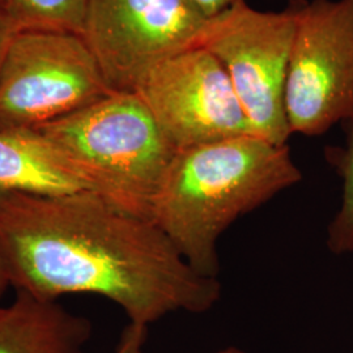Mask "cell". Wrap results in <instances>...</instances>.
Instances as JSON below:
<instances>
[{"label": "cell", "instance_id": "cell-1", "mask_svg": "<svg viewBox=\"0 0 353 353\" xmlns=\"http://www.w3.org/2000/svg\"><path fill=\"white\" fill-rule=\"evenodd\" d=\"M0 254L11 287L46 300L88 293L150 326L178 310L204 313L221 299L219 279L195 272L151 220L92 191L0 189Z\"/></svg>", "mask_w": 353, "mask_h": 353}, {"label": "cell", "instance_id": "cell-2", "mask_svg": "<svg viewBox=\"0 0 353 353\" xmlns=\"http://www.w3.org/2000/svg\"><path fill=\"white\" fill-rule=\"evenodd\" d=\"M301 179L288 145L256 135L179 150L154 196L151 221L195 272L219 279L224 232Z\"/></svg>", "mask_w": 353, "mask_h": 353}, {"label": "cell", "instance_id": "cell-3", "mask_svg": "<svg viewBox=\"0 0 353 353\" xmlns=\"http://www.w3.org/2000/svg\"><path fill=\"white\" fill-rule=\"evenodd\" d=\"M34 131L75 165L92 192L123 212L151 220L176 148L135 92H112Z\"/></svg>", "mask_w": 353, "mask_h": 353}, {"label": "cell", "instance_id": "cell-4", "mask_svg": "<svg viewBox=\"0 0 353 353\" xmlns=\"http://www.w3.org/2000/svg\"><path fill=\"white\" fill-rule=\"evenodd\" d=\"M299 0L263 12L240 0L205 20L198 48L223 64L256 137L287 145L285 84Z\"/></svg>", "mask_w": 353, "mask_h": 353}, {"label": "cell", "instance_id": "cell-5", "mask_svg": "<svg viewBox=\"0 0 353 353\" xmlns=\"http://www.w3.org/2000/svg\"><path fill=\"white\" fill-rule=\"evenodd\" d=\"M112 92L80 34L23 29L0 70V130H36Z\"/></svg>", "mask_w": 353, "mask_h": 353}, {"label": "cell", "instance_id": "cell-6", "mask_svg": "<svg viewBox=\"0 0 353 353\" xmlns=\"http://www.w3.org/2000/svg\"><path fill=\"white\" fill-rule=\"evenodd\" d=\"M292 134L319 137L353 117V0H299L285 84Z\"/></svg>", "mask_w": 353, "mask_h": 353}, {"label": "cell", "instance_id": "cell-7", "mask_svg": "<svg viewBox=\"0 0 353 353\" xmlns=\"http://www.w3.org/2000/svg\"><path fill=\"white\" fill-rule=\"evenodd\" d=\"M208 17L190 0H88L80 36L113 92H135L152 70L198 48Z\"/></svg>", "mask_w": 353, "mask_h": 353}, {"label": "cell", "instance_id": "cell-8", "mask_svg": "<svg viewBox=\"0 0 353 353\" xmlns=\"http://www.w3.org/2000/svg\"><path fill=\"white\" fill-rule=\"evenodd\" d=\"M135 93L176 151L255 135L225 68L203 48L156 65Z\"/></svg>", "mask_w": 353, "mask_h": 353}, {"label": "cell", "instance_id": "cell-9", "mask_svg": "<svg viewBox=\"0 0 353 353\" xmlns=\"http://www.w3.org/2000/svg\"><path fill=\"white\" fill-rule=\"evenodd\" d=\"M90 335L88 319L57 300L16 290L12 303L0 306V353H85Z\"/></svg>", "mask_w": 353, "mask_h": 353}, {"label": "cell", "instance_id": "cell-10", "mask_svg": "<svg viewBox=\"0 0 353 353\" xmlns=\"http://www.w3.org/2000/svg\"><path fill=\"white\" fill-rule=\"evenodd\" d=\"M0 189L34 194L92 191L75 165L34 130H0Z\"/></svg>", "mask_w": 353, "mask_h": 353}, {"label": "cell", "instance_id": "cell-11", "mask_svg": "<svg viewBox=\"0 0 353 353\" xmlns=\"http://www.w3.org/2000/svg\"><path fill=\"white\" fill-rule=\"evenodd\" d=\"M343 125L344 145L328 148L326 153L343 182L341 208L328 224L326 240L328 250L336 255L353 254V117Z\"/></svg>", "mask_w": 353, "mask_h": 353}, {"label": "cell", "instance_id": "cell-12", "mask_svg": "<svg viewBox=\"0 0 353 353\" xmlns=\"http://www.w3.org/2000/svg\"><path fill=\"white\" fill-rule=\"evenodd\" d=\"M23 29L80 34L88 0H12Z\"/></svg>", "mask_w": 353, "mask_h": 353}, {"label": "cell", "instance_id": "cell-13", "mask_svg": "<svg viewBox=\"0 0 353 353\" xmlns=\"http://www.w3.org/2000/svg\"><path fill=\"white\" fill-rule=\"evenodd\" d=\"M23 30L12 0H0V70L14 36Z\"/></svg>", "mask_w": 353, "mask_h": 353}, {"label": "cell", "instance_id": "cell-14", "mask_svg": "<svg viewBox=\"0 0 353 353\" xmlns=\"http://www.w3.org/2000/svg\"><path fill=\"white\" fill-rule=\"evenodd\" d=\"M148 327L128 323V326L122 332L121 341L115 353H143V347L147 341Z\"/></svg>", "mask_w": 353, "mask_h": 353}, {"label": "cell", "instance_id": "cell-15", "mask_svg": "<svg viewBox=\"0 0 353 353\" xmlns=\"http://www.w3.org/2000/svg\"><path fill=\"white\" fill-rule=\"evenodd\" d=\"M190 1H192L207 17H211L216 13L227 10L240 0H190Z\"/></svg>", "mask_w": 353, "mask_h": 353}, {"label": "cell", "instance_id": "cell-16", "mask_svg": "<svg viewBox=\"0 0 353 353\" xmlns=\"http://www.w3.org/2000/svg\"><path fill=\"white\" fill-rule=\"evenodd\" d=\"M8 287H11V280L8 276V271H7V267L4 263V259L0 254V299L3 297L6 290H8Z\"/></svg>", "mask_w": 353, "mask_h": 353}, {"label": "cell", "instance_id": "cell-17", "mask_svg": "<svg viewBox=\"0 0 353 353\" xmlns=\"http://www.w3.org/2000/svg\"><path fill=\"white\" fill-rule=\"evenodd\" d=\"M214 353H248L245 352L243 350H241L239 347H234V345H229V347H224V348H220L219 351H216Z\"/></svg>", "mask_w": 353, "mask_h": 353}]
</instances>
